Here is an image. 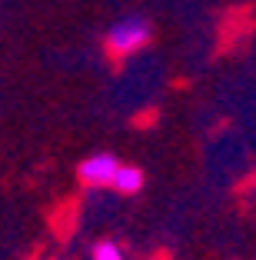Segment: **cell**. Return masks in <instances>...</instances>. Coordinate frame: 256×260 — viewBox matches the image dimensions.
Listing matches in <instances>:
<instances>
[{
	"label": "cell",
	"instance_id": "3",
	"mask_svg": "<svg viewBox=\"0 0 256 260\" xmlns=\"http://www.w3.org/2000/svg\"><path fill=\"white\" fill-rule=\"evenodd\" d=\"M110 190L123 193V197H133V193H140V190H143V170L133 167V164H120V167L113 170Z\"/></svg>",
	"mask_w": 256,
	"mask_h": 260
},
{
	"label": "cell",
	"instance_id": "4",
	"mask_svg": "<svg viewBox=\"0 0 256 260\" xmlns=\"http://www.w3.org/2000/svg\"><path fill=\"white\" fill-rule=\"evenodd\" d=\"M90 260H127L120 244H113V240H97L90 250Z\"/></svg>",
	"mask_w": 256,
	"mask_h": 260
},
{
	"label": "cell",
	"instance_id": "2",
	"mask_svg": "<svg viewBox=\"0 0 256 260\" xmlns=\"http://www.w3.org/2000/svg\"><path fill=\"white\" fill-rule=\"evenodd\" d=\"M120 167V157L117 153H90L87 160H80V167H77V177H80L83 187H90V190H103V187H110L113 180V170Z\"/></svg>",
	"mask_w": 256,
	"mask_h": 260
},
{
	"label": "cell",
	"instance_id": "1",
	"mask_svg": "<svg viewBox=\"0 0 256 260\" xmlns=\"http://www.w3.org/2000/svg\"><path fill=\"white\" fill-rule=\"evenodd\" d=\"M153 37V27L147 17H120V20L113 23L110 30H106V50L113 57H133L140 54Z\"/></svg>",
	"mask_w": 256,
	"mask_h": 260
}]
</instances>
